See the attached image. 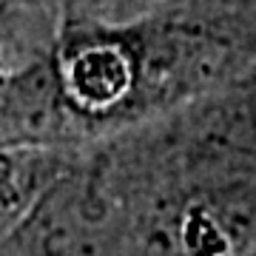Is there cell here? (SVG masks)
Segmentation results:
<instances>
[{
    "label": "cell",
    "instance_id": "obj_1",
    "mask_svg": "<svg viewBox=\"0 0 256 256\" xmlns=\"http://www.w3.org/2000/svg\"><path fill=\"white\" fill-rule=\"evenodd\" d=\"M32 171L34 162L0 154V236L23 216L32 200Z\"/></svg>",
    "mask_w": 256,
    "mask_h": 256
}]
</instances>
